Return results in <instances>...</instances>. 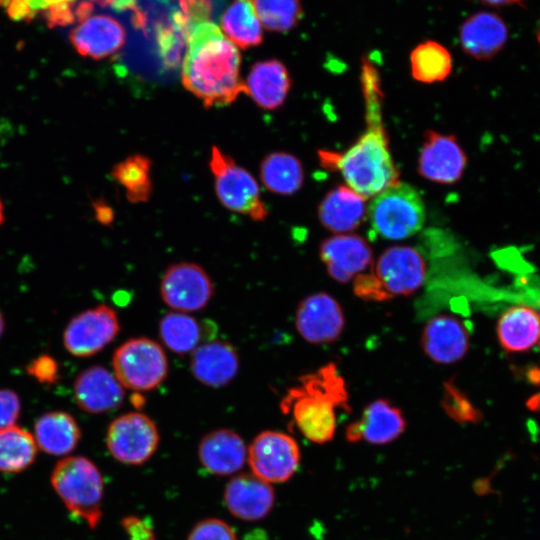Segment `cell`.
I'll return each instance as SVG.
<instances>
[{"mask_svg": "<svg viewBox=\"0 0 540 540\" xmlns=\"http://www.w3.org/2000/svg\"><path fill=\"white\" fill-rule=\"evenodd\" d=\"M362 91L366 105V130L345 152H318L323 166L338 170L347 185L368 199L399 183L397 169L382 121V91L379 74L369 61H362Z\"/></svg>", "mask_w": 540, "mask_h": 540, "instance_id": "1", "label": "cell"}, {"mask_svg": "<svg viewBox=\"0 0 540 540\" xmlns=\"http://www.w3.org/2000/svg\"><path fill=\"white\" fill-rule=\"evenodd\" d=\"M240 64L238 49L216 24L208 20L190 28L181 79L206 108L231 104L246 93Z\"/></svg>", "mask_w": 540, "mask_h": 540, "instance_id": "2", "label": "cell"}, {"mask_svg": "<svg viewBox=\"0 0 540 540\" xmlns=\"http://www.w3.org/2000/svg\"><path fill=\"white\" fill-rule=\"evenodd\" d=\"M345 380L337 365L329 362L302 375L280 402L284 414H291L296 427L309 441L329 442L335 434L336 409L350 410Z\"/></svg>", "mask_w": 540, "mask_h": 540, "instance_id": "3", "label": "cell"}, {"mask_svg": "<svg viewBox=\"0 0 540 540\" xmlns=\"http://www.w3.org/2000/svg\"><path fill=\"white\" fill-rule=\"evenodd\" d=\"M51 485L67 510L95 529L102 518L104 481L99 468L84 456H67L56 463Z\"/></svg>", "mask_w": 540, "mask_h": 540, "instance_id": "4", "label": "cell"}, {"mask_svg": "<svg viewBox=\"0 0 540 540\" xmlns=\"http://www.w3.org/2000/svg\"><path fill=\"white\" fill-rule=\"evenodd\" d=\"M375 233L389 240H401L417 233L425 222V206L418 191L397 183L377 194L367 208Z\"/></svg>", "mask_w": 540, "mask_h": 540, "instance_id": "5", "label": "cell"}, {"mask_svg": "<svg viewBox=\"0 0 540 540\" xmlns=\"http://www.w3.org/2000/svg\"><path fill=\"white\" fill-rule=\"evenodd\" d=\"M209 167L218 200L228 210L264 221L268 210L253 175L217 146L211 149Z\"/></svg>", "mask_w": 540, "mask_h": 540, "instance_id": "6", "label": "cell"}, {"mask_svg": "<svg viewBox=\"0 0 540 540\" xmlns=\"http://www.w3.org/2000/svg\"><path fill=\"white\" fill-rule=\"evenodd\" d=\"M114 375L120 384L136 392L160 386L168 375V359L162 346L147 337L131 338L112 357Z\"/></svg>", "mask_w": 540, "mask_h": 540, "instance_id": "7", "label": "cell"}, {"mask_svg": "<svg viewBox=\"0 0 540 540\" xmlns=\"http://www.w3.org/2000/svg\"><path fill=\"white\" fill-rule=\"evenodd\" d=\"M159 432L154 421L140 412L115 418L106 432V446L111 456L127 465H141L156 452Z\"/></svg>", "mask_w": 540, "mask_h": 540, "instance_id": "8", "label": "cell"}, {"mask_svg": "<svg viewBox=\"0 0 540 540\" xmlns=\"http://www.w3.org/2000/svg\"><path fill=\"white\" fill-rule=\"evenodd\" d=\"M300 459L296 440L279 431H262L247 450L252 474L269 484L288 481L295 474Z\"/></svg>", "mask_w": 540, "mask_h": 540, "instance_id": "9", "label": "cell"}, {"mask_svg": "<svg viewBox=\"0 0 540 540\" xmlns=\"http://www.w3.org/2000/svg\"><path fill=\"white\" fill-rule=\"evenodd\" d=\"M213 294L214 285L210 276L192 262L170 265L160 282L162 300L178 312H195L205 308Z\"/></svg>", "mask_w": 540, "mask_h": 540, "instance_id": "10", "label": "cell"}, {"mask_svg": "<svg viewBox=\"0 0 540 540\" xmlns=\"http://www.w3.org/2000/svg\"><path fill=\"white\" fill-rule=\"evenodd\" d=\"M119 331L120 323L115 310L100 304L69 321L63 333V344L75 357H90L106 347Z\"/></svg>", "mask_w": 540, "mask_h": 540, "instance_id": "11", "label": "cell"}, {"mask_svg": "<svg viewBox=\"0 0 540 540\" xmlns=\"http://www.w3.org/2000/svg\"><path fill=\"white\" fill-rule=\"evenodd\" d=\"M467 165V155L454 135L427 130L418 157L419 174L441 184L458 182Z\"/></svg>", "mask_w": 540, "mask_h": 540, "instance_id": "12", "label": "cell"}, {"mask_svg": "<svg viewBox=\"0 0 540 540\" xmlns=\"http://www.w3.org/2000/svg\"><path fill=\"white\" fill-rule=\"evenodd\" d=\"M298 333L308 342L325 344L337 340L345 326L343 310L331 295L319 292L304 298L295 315Z\"/></svg>", "mask_w": 540, "mask_h": 540, "instance_id": "13", "label": "cell"}, {"mask_svg": "<svg viewBox=\"0 0 540 540\" xmlns=\"http://www.w3.org/2000/svg\"><path fill=\"white\" fill-rule=\"evenodd\" d=\"M372 272L392 297L407 296L423 284L426 265L417 249L409 246H392L378 257Z\"/></svg>", "mask_w": 540, "mask_h": 540, "instance_id": "14", "label": "cell"}, {"mask_svg": "<svg viewBox=\"0 0 540 540\" xmlns=\"http://www.w3.org/2000/svg\"><path fill=\"white\" fill-rule=\"evenodd\" d=\"M405 428L402 411L387 399L380 398L369 403L361 417L346 427L345 437L351 443L365 441L383 445L396 440Z\"/></svg>", "mask_w": 540, "mask_h": 540, "instance_id": "15", "label": "cell"}, {"mask_svg": "<svg viewBox=\"0 0 540 540\" xmlns=\"http://www.w3.org/2000/svg\"><path fill=\"white\" fill-rule=\"evenodd\" d=\"M319 252L328 274L341 283L363 273L373 258L368 242L355 234L329 237L321 243Z\"/></svg>", "mask_w": 540, "mask_h": 540, "instance_id": "16", "label": "cell"}, {"mask_svg": "<svg viewBox=\"0 0 540 540\" xmlns=\"http://www.w3.org/2000/svg\"><path fill=\"white\" fill-rule=\"evenodd\" d=\"M224 503L234 517L257 521L273 509L275 492L269 483L252 473H244L228 481L224 489Z\"/></svg>", "mask_w": 540, "mask_h": 540, "instance_id": "17", "label": "cell"}, {"mask_svg": "<svg viewBox=\"0 0 540 540\" xmlns=\"http://www.w3.org/2000/svg\"><path fill=\"white\" fill-rule=\"evenodd\" d=\"M78 407L91 414L113 411L123 403L124 387L108 369L100 365L83 370L74 381Z\"/></svg>", "mask_w": 540, "mask_h": 540, "instance_id": "18", "label": "cell"}, {"mask_svg": "<svg viewBox=\"0 0 540 540\" xmlns=\"http://www.w3.org/2000/svg\"><path fill=\"white\" fill-rule=\"evenodd\" d=\"M470 338L463 323L452 315L431 318L421 335L424 353L435 363L452 364L467 353Z\"/></svg>", "mask_w": 540, "mask_h": 540, "instance_id": "19", "label": "cell"}, {"mask_svg": "<svg viewBox=\"0 0 540 540\" xmlns=\"http://www.w3.org/2000/svg\"><path fill=\"white\" fill-rule=\"evenodd\" d=\"M126 32L121 23L108 15H92L70 32V41L81 56L104 59L125 43Z\"/></svg>", "mask_w": 540, "mask_h": 540, "instance_id": "20", "label": "cell"}, {"mask_svg": "<svg viewBox=\"0 0 540 540\" xmlns=\"http://www.w3.org/2000/svg\"><path fill=\"white\" fill-rule=\"evenodd\" d=\"M198 457L209 473L228 476L243 468L247 460V448L238 433L221 428L210 431L200 440Z\"/></svg>", "mask_w": 540, "mask_h": 540, "instance_id": "21", "label": "cell"}, {"mask_svg": "<svg viewBox=\"0 0 540 540\" xmlns=\"http://www.w3.org/2000/svg\"><path fill=\"white\" fill-rule=\"evenodd\" d=\"M191 371L202 384L219 388L230 383L239 370L235 347L223 340L210 341L192 351Z\"/></svg>", "mask_w": 540, "mask_h": 540, "instance_id": "22", "label": "cell"}, {"mask_svg": "<svg viewBox=\"0 0 540 540\" xmlns=\"http://www.w3.org/2000/svg\"><path fill=\"white\" fill-rule=\"evenodd\" d=\"M292 86L287 67L277 59L254 63L247 76L246 94L264 110L280 108Z\"/></svg>", "mask_w": 540, "mask_h": 540, "instance_id": "23", "label": "cell"}, {"mask_svg": "<svg viewBox=\"0 0 540 540\" xmlns=\"http://www.w3.org/2000/svg\"><path fill=\"white\" fill-rule=\"evenodd\" d=\"M507 37L503 20L490 12L471 15L459 31L462 49L477 60H489L496 56L503 49Z\"/></svg>", "mask_w": 540, "mask_h": 540, "instance_id": "24", "label": "cell"}, {"mask_svg": "<svg viewBox=\"0 0 540 540\" xmlns=\"http://www.w3.org/2000/svg\"><path fill=\"white\" fill-rule=\"evenodd\" d=\"M366 213V199L345 185L331 189L318 206L320 223L334 233L356 229L365 219Z\"/></svg>", "mask_w": 540, "mask_h": 540, "instance_id": "25", "label": "cell"}, {"mask_svg": "<svg viewBox=\"0 0 540 540\" xmlns=\"http://www.w3.org/2000/svg\"><path fill=\"white\" fill-rule=\"evenodd\" d=\"M34 439L38 448L53 456H65L74 451L81 439V429L75 418L65 411L42 414L34 424Z\"/></svg>", "mask_w": 540, "mask_h": 540, "instance_id": "26", "label": "cell"}, {"mask_svg": "<svg viewBox=\"0 0 540 540\" xmlns=\"http://www.w3.org/2000/svg\"><path fill=\"white\" fill-rule=\"evenodd\" d=\"M497 337L508 352H523L540 340V313L525 305L508 308L497 322Z\"/></svg>", "mask_w": 540, "mask_h": 540, "instance_id": "27", "label": "cell"}, {"mask_svg": "<svg viewBox=\"0 0 540 540\" xmlns=\"http://www.w3.org/2000/svg\"><path fill=\"white\" fill-rule=\"evenodd\" d=\"M259 175L268 191L282 196L298 192L305 177L302 162L296 156L283 151L266 155L260 163Z\"/></svg>", "mask_w": 540, "mask_h": 540, "instance_id": "28", "label": "cell"}, {"mask_svg": "<svg viewBox=\"0 0 540 540\" xmlns=\"http://www.w3.org/2000/svg\"><path fill=\"white\" fill-rule=\"evenodd\" d=\"M221 27L225 36L242 49L263 41L262 24L253 0H234L222 14Z\"/></svg>", "mask_w": 540, "mask_h": 540, "instance_id": "29", "label": "cell"}, {"mask_svg": "<svg viewBox=\"0 0 540 540\" xmlns=\"http://www.w3.org/2000/svg\"><path fill=\"white\" fill-rule=\"evenodd\" d=\"M113 179L124 188L131 203H144L152 195V161L134 154L117 163L111 171Z\"/></svg>", "mask_w": 540, "mask_h": 540, "instance_id": "30", "label": "cell"}, {"mask_svg": "<svg viewBox=\"0 0 540 540\" xmlns=\"http://www.w3.org/2000/svg\"><path fill=\"white\" fill-rule=\"evenodd\" d=\"M37 448L29 431L15 425L0 429V472L24 471L35 461Z\"/></svg>", "mask_w": 540, "mask_h": 540, "instance_id": "31", "label": "cell"}, {"mask_svg": "<svg viewBox=\"0 0 540 540\" xmlns=\"http://www.w3.org/2000/svg\"><path fill=\"white\" fill-rule=\"evenodd\" d=\"M411 73L415 80L432 84L445 80L452 70L450 52L440 43L427 40L418 44L410 55Z\"/></svg>", "mask_w": 540, "mask_h": 540, "instance_id": "32", "label": "cell"}, {"mask_svg": "<svg viewBox=\"0 0 540 540\" xmlns=\"http://www.w3.org/2000/svg\"><path fill=\"white\" fill-rule=\"evenodd\" d=\"M199 321L183 312H169L159 323V336L172 352L186 354L195 350L201 339Z\"/></svg>", "mask_w": 540, "mask_h": 540, "instance_id": "33", "label": "cell"}, {"mask_svg": "<svg viewBox=\"0 0 540 540\" xmlns=\"http://www.w3.org/2000/svg\"><path fill=\"white\" fill-rule=\"evenodd\" d=\"M191 24L181 11H175L170 23L160 24L156 28V40L160 57L168 68L179 65L183 50L187 46Z\"/></svg>", "mask_w": 540, "mask_h": 540, "instance_id": "34", "label": "cell"}, {"mask_svg": "<svg viewBox=\"0 0 540 540\" xmlns=\"http://www.w3.org/2000/svg\"><path fill=\"white\" fill-rule=\"evenodd\" d=\"M261 24L270 31L286 32L303 16L300 0H253Z\"/></svg>", "mask_w": 540, "mask_h": 540, "instance_id": "35", "label": "cell"}, {"mask_svg": "<svg viewBox=\"0 0 540 540\" xmlns=\"http://www.w3.org/2000/svg\"><path fill=\"white\" fill-rule=\"evenodd\" d=\"M441 403L445 412L456 422H477L481 418L480 412L451 380L444 383Z\"/></svg>", "mask_w": 540, "mask_h": 540, "instance_id": "36", "label": "cell"}, {"mask_svg": "<svg viewBox=\"0 0 540 540\" xmlns=\"http://www.w3.org/2000/svg\"><path fill=\"white\" fill-rule=\"evenodd\" d=\"M187 540H238L234 529L218 518H206L194 525Z\"/></svg>", "mask_w": 540, "mask_h": 540, "instance_id": "37", "label": "cell"}, {"mask_svg": "<svg viewBox=\"0 0 540 540\" xmlns=\"http://www.w3.org/2000/svg\"><path fill=\"white\" fill-rule=\"evenodd\" d=\"M353 292L357 297L365 301L383 302L393 298L372 271L355 276Z\"/></svg>", "mask_w": 540, "mask_h": 540, "instance_id": "38", "label": "cell"}, {"mask_svg": "<svg viewBox=\"0 0 540 540\" xmlns=\"http://www.w3.org/2000/svg\"><path fill=\"white\" fill-rule=\"evenodd\" d=\"M27 373L43 384H53L59 380V365L48 354L34 358L26 367Z\"/></svg>", "mask_w": 540, "mask_h": 540, "instance_id": "39", "label": "cell"}, {"mask_svg": "<svg viewBox=\"0 0 540 540\" xmlns=\"http://www.w3.org/2000/svg\"><path fill=\"white\" fill-rule=\"evenodd\" d=\"M21 413V401L11 389H0V429L15 425Z\"/></svg>", "mask_w": 540, "mask_h": 540, "instance_id": "40", "label": "cell"}, {"mask_svg": "<svg viewBox=\"0 0 540 540\" xmlns=\"http://www.w3.org/2000/svg\"><path fill=\"white\" fill-rule=\"evenodd\" d=\"M121 525L128 535V540H156L150 524L137 516H126Z\"/></svg>", "mask_w": 540, "mask_h": 540, "instance_id": "41", "label": "cell"}, {"mask_svg": "<svg viewBox=\"0 0 540 540\" xmlns=\"http://www.w3.org/2000/svg\"><path fill=\"white\" fill-rule=\"evenodd\" d=\"M74 3H62L50 7L42 15L50 28L76 22Z\"/></svg>", "mask_w": 540, "mask_h": 540, "instance_id": "42", "label": "cell"}, {"mask_svg": "<svg viewBox=\"0 0 540 540\" xmlns=\"http://www.w3.org/2000/svg\"><path fill=\"white\" fill-rule=\"evenodd\" d=\"M181 12L191 24L208 21L211 5L208 0H179Z\"/></svg>", "mask_w": 540, "mask_h": 540, "instance_id": "43", "label": "cell"}, {"mask_svg": "<svg viewBox=\"0 0 540 540\" xmlns=\"http://www.w3.org/2000/svg\"><path fill=\"white\" fill-rule=\"evenodd\" d=\"M30 9L32 15L35 17L38 13H44L50 7L62 4V3H74L76 0H21Z\"/></svg>", "mask_w": 540, "mask_h": 540, "instance_id": "44", "label": "cell"}, {"mask_svg": "<svg viewBox=\"0 0 540 540\" xmlns=\"http://www.w3.org/2000/svg\"><path fill=\"white\" fill-rule=\"evenodd\" d=\"M93 206L96 218L100 223L108 225L113 221V210L108 204L96 202Z\"/></svg>", "mask_w": 540, "mask_h": 540, "instance_id": "45", "label": "cell"}, {"mask_svg": "<svg viewBox=\"0 0 540 540\" xmlns=\"http://www.w3.org/2000/svg\"><path fill=\"white\" fill-rule=\"evenodd\" d=\"M532 375V380L540 384V369H536ZM527 407L533 411H540V390L528 400Z\"/></svg>", "mask_w": 540, "mask_h": 540, "instance_id": "46", "label": "cell"}, {"mask_svg": "<svg viewBox=\"0 0 540 540\" xmlns=\"http://www.w3.org/2000/svg\"><path fill=\"white\" fill-rule=\"evenodd\" d=\"M479 1L487 5L502 6V5L520 4L524 0H479Z\"/></svg>", "mask_w": 540, "mask_h": 540, "instance_id": "47", "label": "cell"}, {"mask_svg": "<svg viewBox=\"0 0 540 540\" xmlns=\"http://www.w3.org/2000/svg\"><path fill=\"white\" fill-rule=\"evenodd\" d=\"M4 328H5V321H4V317L0 311V338L4 332Z\"/></svg>", "mask_w": 540, "mask_h": 540, "instance_id": "48", "label": "cell"}, {"mask_svg": "<svg viewBox=\"0 0 540 540\" xmlns=\"http://www.w3.org/2000/svg\"><path fill=\"white\" fill-rule=\"evenodd\" d=\"M4 220V208H3V204L0 200V225L2 224Z\"/></svg>", "mask_w": 540, "mask_h": 540, "instance_id": "49", "label": "cell"}, {"mask_svg": "<svg viewBox=\"0 0 540 540\" xmlns=\"http://www.w3.org/2000/svg\"><path fill=\"white\" fill-rule=\"evenodd\" d=\"M540 313V312H539ZM540 341V340H539Z\"/></svg>", "mask_w": 540, "mask_h": 540, "instance_id": "50", "label": "cell"}]
</instances>
